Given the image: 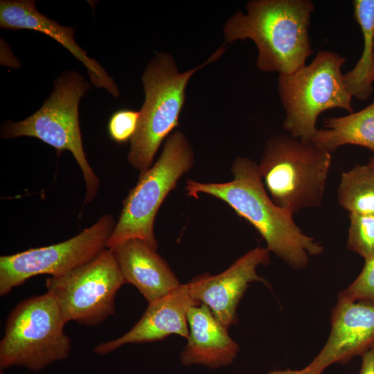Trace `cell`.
Segmentation results:
<instances>
[{
    "label": "cell",
    "mask_w": 374,
    "mask_h": 374,
    "mask_svg": "<svg viewBox=\"0 0 374 374\" xmlns=\"http://www.w3.org/2000/svg\"><path fill=\"white\" fill-rule=\"evenodd\" d=\"M198 304L200 303L192 298L188 283L180 284L167 295L148 303L141 318L124 335L99 344L93 351L103 355L126 344L157 341L170 335L187 339L188 312Z\"/></svg>",
    "instance_id": "obj_13"
},
{
    "label": "cell",
    "mask_w": 374,
    "mask_h": 374,
    "mask_svg": "<svg viewBox=\"0 0 374 374\" xmlns=\"http://www.w3.org/2000/svg\"><path fill=\"white\" fill-rule=\"evenodd\" d=\"M246 13L226 21V42L252 40L258 49L256 67L265 72L290 74L305 65L313 53L309 30L315 10L310 0H253Z\"/></svg>",
    "instance_id": "obj_2"
},
{
    "label": "cell",
    "mask_w": 374,
    "mask_h": 374,
    "mask_svg": "<svg viewBox=\"0 0 374 374\" xmlns=\"http://www.w3.org/2000/svg\"><path fill=\"white\" fill-rule=\"evenodd\" d=\"M339 54L321 51L309 64L290 74H279L278 93L285 112L283 127L291 136L312 141L318 116L339 108L353 113L352 96L345 87Z\"/></svg>",
    "instance_id": "obj_5"
},
{
    "label": "cell",
    "mask_w": 374,
    "mask_h": 374,
    "mask_svg": "<svg viewBox=\"0 0 374 374\" xmlns=\"http://www.w3.org/2000/svg\"><path fill=\"white\" fill-rule=\"evenodd\" d=\"M125 280L150 303L181 283L166 260L144 241L130 239L112 249Z\"/></svg>",
    "instance_id": "obj_16"
},
{
    "label": "cell",
    "mask_w": 374,
    "mask_h": 374,
    "mask_svg": "<svg viewBox=\"0 0 374 374\" xmlns=\"http://www.w3.org/2000/svg\"><path fill=\"white\" fill-rule=\"evenodd\" d=\"M337 193L339 204L349 213L374 214V168L357 164L344 172Z\"/></svg>",
    "instance_id": "obj_19"
},
{
    "label": "cell",
    "mask_w": 374,
    "mask_h": 374,
    "mask_svg": "<svg viewBox=\"0 0 374 374\" xmlns=\"http://www.w3.org/2000/svg\"><path fill=\"white\" fill-rule=\"evenodd\" d=\"M347 249L364 258L374 253V214L349 213Z\"/></svg>",
    "instance_id": "obj_20"
},
{
    "label": "cell",
    "mask_w": 374,
    "mask_h": 374,
    "mask_svg": "<svg viewBox=\"0 0 374 374\" xmlns=\"http://www.w3.org/2000/svg\"><path fill=\"white\" fill-rule=\"evenodd\" d=\"M269 263V251L256 247L237 259L222 273L203 274L188 283L193 299L206 305L226 328L238 322L237 308L240 299L251 283H269L256 272L259 265Z\"/></svg>",
    "instance_id": "obj_11"
},
{
    "label": "cell",
    "mask_w": 374,
    "mask_h": 374,
    "mask_svg": "<svg viewBox=\"0 0 374 374\" xmlns=\"http://www.w3.org/2000/svg\"><path fill=\"white\" fill-rule=\"evenodd\" d=\"M267 374H310L305 368H303L301 370H292V369H285V370H274L269 372Z\"/></svg>",
    "instance_id": "obj_24"
},
{
    "label": "cell",
    "mask_w": 374,
    "mask_h": 374,
    "mask_svg": "<svg viewBox=\"0 0 374 374\" xmlns=\"http://www.w3.org/2000/svg\"><path fill=\"white\" fill-rule=\"evenodd\" d=\"M361 357L358 374H374V342L361 355Z\"/></svg>",
    "instance_id": "obj_23"
},
{
    "label": "cell",
    "mask_w": 374,
    "mask_h": 374,
    "mask_svg": "<svg viewBox=\"0 0 374 374\" xmlns=\"http://www.w3.org/2000/svg\"><path fill=\"white\" fill-rule=\"evenodd\" d=\"M224 51L221 46L205 62L184 73L178 71L175 60L166 53H157L148 64L142 75L145 101L127 155L130 165L140 173L152 166L161 144L179 126L190 78L196 71L219 59Z\"/></svg>",
    "instance_id": "obj_4"
},
{
    "label": "cell",
    "mask_w": 374,
    "mask_h": 374,
    "mask_svg": "<svg viewBox=\"0 0 374 374\" xmlns=\"http://www.w3.org/2000/svg\"><path fill=\"white\" fill-rule=\"evenodd\" d=\"M188 335L181 353L186 366L202 365L218 368L231 365L240 347L229 335L227 328L204 304L191 307L187 314Z\"/></svg>",
    "instance_id": "obj_15"
},
{
    "label": "cell",
    "mask_w": 374,
    "mask_h": 374,
    "mask_svg": "<svg viewBox=\"0 0 374 374\" xmlns=\"http://www.w3.org/2000/svg\"><path fill=\"white\" fill-rule=\"evenodd\" d=\"M374 342V304L337 296L331 310L330 332L317 356L305 368L322 374L333 364H346Z\"/></svg>",
    "instance_id": "obj_12"
},
{
    "label": "cell",
    "mask_w": 374,
    "mask_h": 374,
    "mask_svg": "<svg viewBox=\"0 0 374 374\" xmlns=\"http://www.w3.org/2000/svg\"><path fill=\"white\" fill-rule=\"evenodd\" d=\"M125 283L115 255L105 249L90 261L60 277L46 279L66 322L96 326L115 314V298Z\"/></svg>",
    "instance_id": "obj_9"
},
{
    "label": "cell",
    "mask_w": 374,
    "mask_h": 374,
    "mask_svg": "<svg viewBox=\"0 0 374 374\" xmlns=\"http://www.w3.org/2000/svg\"><path fill=\"white\" fill-rule=\"evenodd\" d=\"M116 224L112 215L105 214L93 225L65 241L1 256L0 295L8 294L31 277L39 274L60 277L90 261L107 248Z\"/></svg>",
    "instance_id": "obj_10"
},
{
    "label": "cell",
    "mask_w": 374,
    "mask_h": 374,
    "mask_svg": "<svg viewBox=\"0 0 374 374\" xmlns=\"http://www.w3.org/2000/svg\"><path fill=\"white\" fill-rule=\"evenodd\" d=\"M332 156L312 141L277 134L267 142L258 170L269 197L294 215L323 203Z\"/></svg>",
    "instance_id": "obj_3"
},
{
    "label": "cell",
    "mask_w": 374,
    "mask_h": 374,
    "mask_svg": "<svg viewBox=\"0 0 374 374\" xmlns=\"http://www.w3.org/2000/svg\"><path fill=\"white\" fill-rule=\"evenodd\" d=\"M193 162V151L186 136L179 131L169 135L159 159L140 173L137 184L124 199L107 248L114 249L126 240L139 239L157 250L154 223L157 211Z\"/></svg>",
    "instance_id": "obj_8"
},
{
    "label": "cell",
    "mask_w": 374,
    "mask_h": 374,
    "mask_svg": "<svg viewBox=\"0 0 374 374\" xmlns=\"http://www.w3.org/2000/svg\"><path fill=\"white\" fill-rule=\"evenodd\" d=\"M353 17L364 40L362 53L355 66L343 74L346 88L357 100L368 99L374 82V0H354Z\"/></svg>",
    "instance_id": "obj_18"
},
{
    "label": "cell",
    "mask_w": 374,
    "mask_h": 374,
    "mask_svg": "<svg viewBox=\"0 0 374 374\" xmlns=\"http://www.w3.org/2000/svg\"><path fill=\"white\" fill-rule=\"evenodd\" d=\"M233 179L224 183H201L188 179L187 195L198 198L205 193L229 205L260 234L267 249L295 270L305 269L310 256L321 254L323 246L305 235L293 215L277 206L269 197L258 165L247 157H237L231 166Z\"/></svg>",
    "instance_id": "obj_1"
},
{
    "label": "cell",
    "mask_w": 374,
    "mask_h": 374,
    "mask_svg": "<svg viewBox=\"0 0 374 374\" xmlns=\"http://www.w3.org/2000/svg\"><path fill=\"white\" fill-rule=\"evenodd\" d=\"M0 26L10 30H30L40 32L55 39L71 53L87 68L92 84L103 88L114 97L119 91L114 80L94 59L78 45L74 39V28L63 26L40 13L33 0H1Z\"/></svg>",
    "instance_id": "obj_14"
},
{
    "label": "cell",
    "mask_w": 374,
    "mask_h": 374,
    "mask_svg": "<svg viewBox=\"0 0 374 374\" xmlns=\"http://www.w3.org/2000/svg\"><path fill=\"white\" fill-rule=\"evenodd\" d=\"M90 88L82 75L66 71L55 81L53 92L35 113L19 122L6 121L1 131L3 139L35 137L58 152L69 150L82 172L84 204L96 197L100 184L83 149L78 118L80 100Z\"/></svg>",
    "instance_id": "obj_7"
},
{
    "label": "cell",
    "mask_w": 374,
    "mask_h": 374,
    "mask_svg": "<svg viewBox=\"0 0 374 374\" xmlns=\"http://www.w3.org/2000/svg\"><path fill=\"white\" fill-rule=\"evenodd\" d=\"M330 154L345 145H355L374 152V101L357 112L326 118L312 141Z\"/></svg>",
    "instance_id": "obj_17"
},
{
    "label": "cell",
    "mask_w": 374,
    "mask_h": 374,
    "mask_svg": "<svg viewBox=\"0 0 374 374\" xmlns=\"http://www.w3.org/2000/svg\"><path fill=\"white\" fill-rule=\"evenodd\" d=\"M62 310L48 292L19 303L10 312L0 341V368L21 366L33 371L68 357L71 338Z\"/></svg>",
    "instance_id": "obj_6"
},
{
    "label": "cell",
    "mask_w": 374,
    "mask_h": 374,
    "mask_svg": "<svg viewBox=\"0 0 374 374\" xmlns=\"http://www.w3.org/2000/svg\"><path fill=\"white\" fill-rule=\"evenodd\" d=\"M140 120V111L123 109L114 112L108 123V132L111 139L123 143L131 141L136 134Z\"/></svg>",
    "instance_id": "obj_22"
},
{
    "label": "cell",
    "mask_w": 374,
    "mask_h": 374,
    "mask_svg": "<svg viewBox=\"0 0 374 374\" xmlns=\"http://www.w3.org/2000/svg\"><path fill=\"white\" fill-rule=\"evenodd\" d=\"M338 296L353 301L374 304V253L366 260L355 280Z\"/></svg>",
    "instance_id": "obj_21"
},
{
    "label": "cell",
    "mask_w": 374,
    "mask_h": 374,
    "mask_svg": "<svg viewBox=\"0 0 374 374\" xmlns=\"http://www.w3.org/2000/svg\"><path fill=\"white\" fill-rule=\"evenodd\" d=\"M368 164H369L374 168V157L369 159Z\"/></svg>",
    "instance_id": "obj_25"
}]
</instances>
